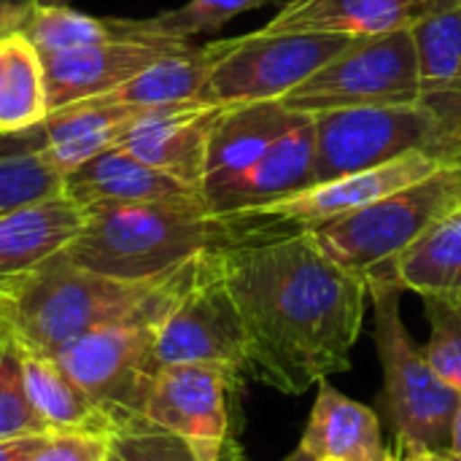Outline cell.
<instances>
[{
    "mask_svg": "<svg viewBox=\"0 0 461 461\" xmlns=\"http://www.w3.org/2000/svg\"><path fill=\"white\" fill-rule=\"evenodd\" d=\"M213 251L240 313L249 375L284 394L348 370L367 303V281L332 262L311 230L273 235L257 216Z\"/></svg>",
    "mask_w": 461,
    "mask_h": 461,
    "instance_id": "1",
    "label": "cell"
},
{
    "mask_svg": "<svg viewBox=\"0 0 461 461\" xmlns=\"http://www.w3.org/2000/svg\"><path fill=\"white\" fill-rule=\"evenodd\" d=\"M192 267L194 259L154 281H122L86 270L62 251L27 273L8 278L0 321L24 351L57 357L73 340L105 327H159Z\"/></svg>",
    "mask_w": 461,
    "mask_h": 461,
    "instance_id": "2",
    "label": "cell"
},
{
    "mask_svg": "<svg viewBox=\"0 0 461 461\" xmlns=\"http://www.w3.org/2000/svg\"><path fill=\"white\" fill-rule=\"evenodd\" d=\"M240 232L238 216H216L203 200L95 205L86 208V224L65 257L111 278L154 281L230 246Z\"/></svg>",
    "mask_w": 461,
    "mask_h": 461,
    "instance_id": "3",
    "label": "cell"
},
{
    "mask_svg": "<svg viewBox=\"0 0 461 461\" xmlns=\"http://www.w3.org/2000/svg\"><path fill=\"white\" fill-rule=\"evenodd\" d=\"M461 97L340 108L313 116L311 186L386 165L413 151L461 159Z\"/></svg>",
    "mask_w": 461,
    "mask_h": 461,
    "instance_id": "4",
    "label": "cell"
},
{
    "mask_svg": "<svg viewBox=\"0 0 461 461\" xmlns=\"http://www.w3.org/2000/svg\"><path fill=\"white\" fill-rule=\"evenodd\" d=\"M375 303V348L384 367V408L397 443L429 451H451L454 419L461 405L456 392L413 343L402 316V286L394 278L367 284Z\"/></svg>",
    "mask_w": 461,
    "mask_h": 461,
    "instance_id": "5",
    "label": "cell"
},
{
    "mask_svg": "<svg viewBox=\"0 0 461 461\" xmlns=\"http://www.w3.org/2000/svg\"><path fill=\"white\" fill-rule=\"evenodd\" d=\"M456 205H461V159L354 213L305 230H311L332 262L370 284L375 278H394L392 267L397 257Z\"/></svg>",
    "mask_w": 461,
    "mask_h": 461,
    "instance_id": "6",
    "label": "cell"
},
{
    "mask_svg": "<svg viewBox=\"0 0 461 461\" xmlns=\"http://www.w3.org/2000/svg\"><path fill=\"white\" fill-rule=\"evenodd\" d=\"M419 57L411 27L359 35L281 103L294 113L419 103Z\"/></svg>",
    "mask_w": 461,
    "mask_h": 461,
    "instance_id": "7",
    "label": "cell"
},
{
    "mask_svg": "<svg viewBox=\"0 0 461 461\" xmlns=\"http://www.w3.org/2000/svg\"><path fill=\"white\" fill-rule=\"evenodd\" d=\"M354 38L338 32H267L230 38L203 100L213 105L284 100Z\"/></svg>",
    "mask_w": 461,
    "mask_h": 461,
    "instance_id": "8",
    "label": "cell"
},
{
    "mask_svg": "<svg viewBox=\"0 0 461 461\" xmlns=\"http://www.w3.org/2000/svg\"><path fill=\"white\" fill-rule=\"evenodd\" d=\"M216 251V249H213ZM213 251L194 267L173 308L157 327V357L167 365H213L249 375V348L240 313L219 273Z\"/></svg>",
    "mask_w": 461,
    "mask_h": 461,
    "instance_id": "9",
    "label": "cell"
},
{
    "mask_svg": "<svg viewBox=\"0 0 461 461\" xmlns=\"http://www.w3.org/2000/svg\"><path fill=\"white\" fill-rule=\"evenodd\" d=\"M68 375L113 419H143L146 400L162 370L157 324H119L89 332L57 354Z\"/></svg>",
    "mask_w": 461,
    "mask_h": 461,
    "instance_id": "10",
    "label": "cell"
},
{
    "mask_svg": "<svg viewBox=\"0 0 461 461\" xmlns=\"http://www.w3.org/2000/svg\"><path fill=\"white\" fill-rule=\"evenodd\" d=\"M243 375L213 365H167L159 370L143 419L186 440L200 461H240L232 443L230 400Z\"/></svg>",
    "mask_w": 461,
    "mask_h": 461,
    "instance_id": "11",
    "label": "cell"
},
{
    "mask_svg": "<svg viewBox=\"0 0 461 461\" xmlns=\"http://www.w3.org/2000/svg\"><path fill=\"white\" fill-rule=\"evenodd\" d=\"M111 24L116 30L113 38L43 59L49 113L78 100L108 95L127 84L130 78H135L138 73H143L162 54L192 43L151 35L140 30L135 19H111Z\"/></svg>",
    "mask_w": 461,
    "mask_h": 461,
    "instance_id": "12",
    "label": "cell"
},
{
    "mask_svg": "<svg viewBox=\"0 0 461 461\" xmlns=\"http://www.w3.org/2000/svg\"><path fill=\"white\" fill-rule=\"evenodd\" d=\"M443 165H448V159L429 154V151H413L378 167H367V170H357V173H348L324 184H313L297 194H289L278 203H270L243 216H257V219H265L267 224H289V227H303V230L316 227L338 216L354 213L405 186H413L435 176Z\"/></svg>",
    "mask_w": 461,
    "mask_h": 461,
    "instance_id": "13",
    "label": "cell"
},
{
    "mask_svg": "<svg viewBox=\"0 0 461 461\" xmlns=\"http://www.w3.org/2000/svg\"><path fill=\"white\" fill-rule=\"evenodd\" d=\"M221 108L224 105L205 100L135 108L116 140V149L200 192L208 140Z\"/></svg>",
    "mask_w": 461,
    "mask_h": 461,
    "instance_id": "14",
    "label": "cell"
},
{
    "mask_svg": "<svg viewBox=\"0 0 461 461\" xmlns=\"http://www.w3.org/2000/svg\"><path fill=\"white\" fill-rule=\"evenodd\" d=\"M313 116L297 113L292 127L276 138L265 154L238 176L203 189V203L216 216L259 211L311 186L313 170Z\"/></svg>",
    "mask_w": 461,
    "mask_h": 461,
    "instance_id": "15",
    "label": "cell"
},
{
    "mask_svg": "<svg viewBox=\"0 0 461 461\" xmlns=\"http://www.w3.org/2000/svg\"><path fill=\"white\" fill-rule=\"evenodd\" d=\"M84 224L86 208L65 189L0 213V278H16L62 254Z\"/></svg>",
    "mask_w": 461,
    "mask_h": 461,
    "instance_id": "16",
    "label": "cell"
},
{
    "mask_svg": "<svg viewBox=\"0 0 461 461\" xmlns=\"http://www.w3.org/2000/svg\"><path fill=\"white\" fill-rule=\"evenodd\" d=\"M62 189L78 200L84 208L116 205V203H181L203 200V194L173 176L154 170L151 165L135 159L122 149H108L89 159L70 176H65Z\"/></svg>",
    "mask_w": 461,
    "mask_h": 461,
    "instance_id": "17",
    "label": "cell"
},
{
    "mask_svg": "<svg viewBox=\"0 0 461 461\" xmlns=\"http://www.w3.org/2000/svg\"><path fill=\"white\" fill-rule=\"evenodd\" d=\"M300 451L311 461H386L392 456L384 446L378 416L327 381L319 384Z\"/></svg>",
    "mask_w": 461,
    "mask_h": 461,
    "instance_id": "18",
    "label": "cell"
},
{
    "mask_svg": "<svg viewBox=\"0 0 461 461\" xmlns=\"http://www.w3.org/2000/svg\"><path fill=\"white\" fill-rule=\"evenodd\" d=\"M132 111L135 108L105 97H89L54 108L41 124V151L65 178L89 159L113 149Z\"/></svg>",
    "mask_w": 461,
    "mask_h": 461,
    "instance_id": "19",
    "label": "cell"
},
{
    "mask_svg": "<svg viewBox=\"0 0 461 461\" xmlns=\"http://www.w3.org/2000/svg\"><path fill=\"white\" fill-rule=\"evenodd\" d=\"M294 119L297 113L281 100L224 105L208 140L203 189L216 186L257 162L265 149L292 127Z\"/></svg>",
    "mask_w": 461,
    "mask_h": 461,
    "instance_id": "20",
    "label": "cell"
},
{
    "mask_svg": "<svg viewBox=\"0 0 461 461\" xmlns=\"http://www.w3.org/2000/svg\"><path fill=\"white\" fill-rule=\"evenodd\" d=\"M427 0H289L262 27L267 32L381 35L408 27Z\"/></svg>",
    "mask_w": 461,
    "mask_h": 461,
    "instance_id": "21",
    "label": "cell"
},
{
    "mask_svg": "<svg viewBox=\"0 0 461 461\" xmlns=\"http://www.w3.org/2000/svg\"><path fill=\"white\" fill-rule=\"evenodd\" d=\"M224 49L227 41H213L205 46H192V43L178 46L162 54L157 62H151L143 73H138L119 89L100 97L130 108H154V105L203 100L211 70L224 54Z\"/></svg>",
    "mask_w": 461,
    "mask_h": 461,
    "instance_id": "22",
    "label": "cell"
},
{
    "mask_svg": "<svg viewBox=\"0 0 461 461\" xmlns=\"http://www.w3.org/2000/svg\"><path fill=\"white\" fill-rule=\"evenodd\" d=\"M22 365L32 408L43 419L49 432L111 435L116 429L113 419L68 375L57 357L22 348Z\"/></svg>",
    "mask_w": 461,
    "mask_h": 461,
    "instance_id": "23",
    "label": "cell"
},
{
    "mask_svg": "<svg viewBox=\"0 0 461 461\" xmlns=\"http://www.w3.org/2000/svg\"><path fill=\"white\" fill-rule=\"evenodd\" d=\"M394 281L427 297H461V205L432 221L394 262Z\"/></svg>",
    "mask_w": 461,
    "mask_h": 461,
    "instance_id": "24",
    "label": "cell"
},
{
    "mask_svg": "<svg viewBox=\"0 0 461 461\" xmlns=\"http://www.w3.org/2000/svg\"><path fill=\"white\" fill-rule=\"evenodd\" d=\"M408 27L419 57L421 100L461 97V0H427Z\"/></svg>",
    "mask_w": 461,
    "mask_h": 461,
    "instance_id": "25",
    "label": "cell"
},
{
    "mask_svg": "<svg viewBox=\"0 0 461 461\" xmlns=\"http://www.w3.org/2000/svg\"><path fill=\"white\" fill-rule=\"evenodd\" d=\"M49 116L46 65L24 32L0 41V135L35 130Z\"/></svg>",
    "mask_w": 461,
    "mask_h": 461,
    "instance_id": "26",
    "label": "cell"
},
{
    "mask_svg": "<svg viewBox=\"0 0 461 461\" xmlns=\"http://www.w3.org/2000/svg\"><path fill=\"white\" fill-rule=\"evenodd\" d=\"M65 178L41 151V127L0 135V213L59 192Z\"/></svg>",
    "mask_w": 461,
    "mask_h": 461,
    "instance_id": "27",
    "label": "cell"
},
{
    "mask_svg": "<svg viewBox=\"0 0 461 461\" xmlns=\"http://www.w3.org/2000/svg\"><path fill=\"white\" fill-rule=\"evenodd\" d=\"M22 32L27 41L38 49L43 59L84 49L89 43H100L116 35L111 19H97L84 11H76L70 5H51V3H35Z\"/></svg>",
    "mask_w": 461,
    "mask_h": 461,
    "instance_id": "28",
    "label": "cell"
},
{
    "mask_svg": "<svg viewBox=\"0 0 461 461\" xmlns=\"http://www.w3.org/2000/svg\"><path fill=\"white\" fill-rule=\"evenodd\" d=\"M46 432L49 427L32 408V400L27 394L22 346L0 321V440Z\"/></svg>",
    "mask_w": 461,
    "mask_h": 461,
    "instance_id": "29",
    "label": "cell"
},
{
    "mask_svg": "<svg viewBox=\"0 0 461 461\" xmlns=\"http://www.w3.org/2000/svg\"><path fill=\"white\" fill-rule=\"evenodd\" d=\"M270 0H189L178 8L159 11L149 19H135V24L151 35H165L176 41H192L194 35L216 32L230 19L262 8Z\"/></svg>",
    "mask_w": 461,
    "mask_h": 461,
    "instance_id": "30",
    "label": "cell"
},
{
    "mask_svg": "<svg viewBox=\"0 0 461 461\" xmlns=\"http://www.w3.org/2000/svg\"><path fill=\"white\" fill-rule=\"evenodd\" d=\"M105 461H200V456L178 435L135 419L108 435Z\"/></svg>",
    "mask_w": 461,
    "mask_h": 461,
    "instance_id": "31",
    "label": "cell"
},
{
    "mask_svg": "<svg viewBox=\"0 0 461 461\" xmlns=\"http://www.w3.org/2000/svg\"><path fill=\"white\" fill-rule=\"evenodd\" d=\"M429 340L424 346L432 367L461 392V297H427Z\"/></svg>",
    "mask_w": 461,
    "mask_h": 461,
    "instance_id": "32",
    "label": "cell"
},
{
    "mask_svg": "<svg viewBox=\"0 0 461 461\" xmlns=\"http://www.w3.org/2000/svg\"><path fill=\"white\" fill-rule=\"evenodd\" d=\"M108 435L89 432H51L30 461H105Z\"/></svg>",
    "mask_w": 461,
    "mask_h": 461,
    "instance_id": "33",
    "label": "cell"
},
{
    "mask_svg": "<svg viewBox=\"0 0 461 461\" xmlns=\"http://www.w3.org/2000/svg\"><path fill=\"white\" fill-rule=\"evenodd\" d=\"M51 432L46 435H19V438H5L0 440V461H30L41 446L49 440Z\"/></svg>",
    "mask_w": 461,
    "mask_h": 461,
    "instance_id": "34",
    "label": "cell"
},
{
    "mask_svg": "<svg viewBox=\"0 0 461 461\" xmlns=\"http://www.w3.org/2000/svg\"><path fill=\"white\" fill-rule=\"evenodd\" d=\"M30 11H32V5H19V3L0 0V41L5 35H11V32H22Z\"/></svg>",
    "mask_w": 461,
    "mask_h": 461,
    "instance_id": "35",
    "label": "cell"
},
{
    "mask_svg": "<svg viewBox=\"0 0 461 461\" xmlns=\"http://www.w3.org/2000/svg\"><path fill=\"white\" fill-rule=\"evenodd\" d=\"M394 461H461L454 451H429V448H413V446H402L394 454Z\"/></svg>",
    "mask_w": 461,
    "mask_h": 461,
    "instance_id": "36",
    "label": "cell"
},
{
    "mask_svg": "<svg viewBox=\"0 0 461 461\" xmlns=\"http://www.w3.org/2000/svg\"><path fill=\"white\" fill-rule=\"evenodd\" d=\"M451 451L461 459V405L456 411V419H454V435H451Z\"/></svg>",
    "mask_w": 461,
    "mask_h": 461,
    "instance_id": "37",
    "label": "cell"
},
{
    "mask_svg": "<svg viewBox=\"0 0 461 461\" xmlns=\"http://www.w3.org/2000/svg\"><path fill=\"white\" fill-rule=\"evenodd\" d=\"M284 461H311V459H308V456H305V454H303V451L297 448L294 454H289V456H286V459H284ZM386 461H394V454H392V456H389V459H386Z\"/></svg>",
    "mask_w": 461,
    "mask_h": 461,
    "instance_id": "38",
    "label": "cell"
},
{
    "mask_svg": "<svg viewBox=\"0 0 461 461\" xmlns=\"http://www.w3.org/2000/svg\"><path fill=\"white\" fill-rule=\"evenodd\" d=\"M5 284H8V278H0V316H3V300H5Z\"/></svg>",
    "mask_w": 461,
    "mask_h": 461,
    "instance_id": "39",
    "label": "cell"
},
{
    "mask_svg": "<svg viewBox=\"0 0 461 461\" xmlns=\"http://www.w3.org/2000/svg\"><path fill=\"white\" fill-rule=\"evenodd\" d=\"M41 3H51V5H70V0H41Z\"/></svg>",
    "mask_w": 461,
    "mask_h": 461,
    "instance_id": "40",
    "label": "cell"
},
{
    "mask_svg": "<svg viewBox=\"0 0 461 461\" xmlns=\"http://www.w3.org/2000/svg\"><path fill=\"white\" fill-rule=\"evenodd\" d=\"M8 3H19V5H35L38 0H8Z\"/></svg>",
    "mask_w": 461,
    "mask_h": 461,
    "instance_id": "41",
    "label": "cell"
}]
</instances>
